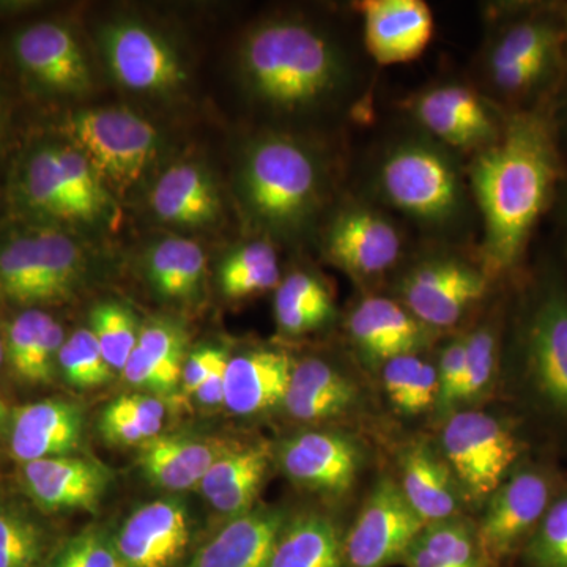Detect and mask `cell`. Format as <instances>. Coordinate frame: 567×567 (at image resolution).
<instances>
[{
  "instance_id": "6da1fadb",
  "label": "cell",
  "mask_w": 567,
  "mask_h": 567,
  "mask_svg": "<svg viewBox=\"0 0 567 567\" xmlns=\"http://www.w3.org/2000/svg\"><path fill=\"white\" fill-rule=\"evenodd\" d=\"M567 162L550 104L507 115L502 134L472 167L484 218L483 262L488 278L514 274L537 224L551 210Z\"/></svg>"
},
{
  "instance_id": "7a4b0ae2",
  "label": "cell",
  "mask_w": 567,
  "mask_h": 567,
  "mask_svg": "<svg viewBox=\"0 0 567 567\" xmlns=\"http://www.w3.org/2000/svg\"><path fill=\"white\" fill-rule=\"evenodd\" d=\"M244 69L259 99L297 110L327 99L344 80V63L333 43L298 22H270L251 33Z\"/></svg>"
},
{
  "instance_id": "3957f363",
  "label": "cell",
  "mask_w": 567,
  "mask_h": 567,
  "mask_svg": "<svg viewBox=\"0 0 567 567\" xmlns=\"http://www.w3.org/2000/svg\"><path fill=\"white\" fill-rule=\"evenodd\" d=\"M516 352L529 404L567 431V276L554 260L525 290Z\"/></svg>"
},
{
  "instance_id": "277c9868",
  "label": "cell",
  "mask_w": 567,
  "mask_h": 567,
  "mask_svg": "<svg viewBox=\"0 0 567 567\" xmlns=\"http://www.w3.org/2000/svg\"><path fill=\"white\" fill-rule=\"evenodd\" d=\"M488 73L503 95L550 104L567 73V29L563 7H529L503 25L488 52Z\"/></svg>"
},
{
  "instance_id": "5b68a950",
  "label": "cell",
  "mask_w": 567,
  "mask_h": 567,
  "mask_svg": "<svg viewBox=\"0 0 567 567\" xmlns=\"http://www.w3.org/2000/svg\"><path fill=\"white\" fill-rule=\"evenodd\" d=\"M245 192L252 212L274 227L297 226L315 212L322 193L319 163L286 137L257 142L245 163Z\"/></svg>"
},
{
  "instance_id": "8992f818",
  "label": "cell",
  "mask_w": 567,
  "mask_h": 567,
  "mask_svg": "<svg viewBox=\"0 0 567 567\" xmlns=\"http://www.w3.org/2000/svg\"><path fill=\"white\" fill-rule=\"evenodd\" d=\"M443 458L468 502L486 503L527 453L516 427L484 412L447 417L442 432Z\"/></svg>"
},
{
  "instance_id": "52a82bcc",
  "label": "cell",
  "mask_w": 567,
  "mask_h": 567,
  "mask_svg": "<svg viewBox=\"0 0 567 567\" xmlns=\"http://www.w3.org/2000/svg\"><path fill=\"white\" fill-rule=\"evenodd\" d=\"M547 464L522 461L486 502L477 543L491 567H513L563 486Z\"/></svg>"
},
{
  "instance_id": "ba28073f",
  "label": "cell",
  "mask_w": 567,
  "mask_h": 567,
  "mask_svg": "<svg viewBox=\"0 0 567 567\" xmlns=\"http://www.w3.org/2000/svg\"><path fill=\"white\" fill-rule=\"evenodd\" d=\"M78 245L55 230L13 238L0 248V295L22 306L58 303L80 282Z\"/></svg>"
},
{
  "instance_id": "9c48e42d",
  "label": "cell",
  "mask_w": 567,
  "mask_h": 567,
  "mask_svg": "<svg viewBox=\"0 0 567 567\" xmlns=\"http://www.w3.org/2000/svg\"><path fill=\"white\" fill-rule=\"evenodd\" d=\"M66 133L103 182L126 189L140 181L156 148L155 128L126 110H92L73 115Z\"/></svg>"
},
{
  "instance_id": "30bf717a",
  "label": "cell",
  "mask_w": 567,
  "mask_h": 567,
  "mask_svg": "<svg viewBox=\"0 0 567 567\" xmlns=\"http://www.w3.org/2000/svg\"><path fill=\"white\" fill-rule=\"evenodd\" d=\"M383 193L394 207L421 221L442 224L461 204V183L453 164L435 148L404 144L382 166Z\"/></svg>"
},
{
  "instance_id": "8fae6325",
  "label": "cell",
  "mask_w": 567,
  "mask_h": 567,
  "mask_svg": "<svg viewBox=\"0 0 567 567\" xmlns=\"http://www.w3.org/2000/svg\"><path fill=\"white\" fill-rule=\"evenodd\" d=\"M424 527L398 481H380L346 533V567H390L402 563Z\"/></svg>"
},
{
  "instance_id": "7c38bea8",
  "label": "cell",
  "mask_w": 567,
  "mask_h": 567,
  "mask_svg": "<svg viewBox=\"0 0 567 567\" xmlns=\"http://www.w3.org/2000/svg\"><path fill=\"white\" fill-rule=\"evenodd\" d=\"M488 276L456 259L427 260L413 268L401 284L410 315L425 327L450 328L466 309L486 295Z\"/></svg>"
},
{
  "instance_id": "4fadbf2b",
  "label": "cell",
  "mask_w": 567,
  "mask_h": 567,
  "mask_svg": "<svg viewBox=\"0 0 567 567\" xmlns=\"http://www.w3.org/2000/svg\"><path fill=\"white\" fill-rule=\"evenodd\" d=\"M279 461L293 483L317 494L342 496L357 483L363 458L349 436L311 431L284 443Z\"/></svg>"
},
{
  "instance_id": "5bb4252c",
  "label": "cell",
  "mask_w": 567,
  "mask_h": 567,
  "mask_svg": "<svg viewBox=\"0 0 567 567\" xmlns=\"http://www.w3.org/2000/svg\"><path fill=\"white\" fill-rule=\"evenodd\" d=\"M104 51L115 80L132 91H173L185 78L169 44L136 22H122L107 29Z\"/></svg>"
},
{
  "instance_id": "9a60e30c",
  "label": "cell",
  "mask_w": 567,
  "mask_h": 567,
  "mask_svg": "<svg viewBox=\"0 0 567 567\" xmlns=\"http://www.w3.org/2000/svg\"><path fill=\"white\" fill-rule=\"evenodd\" d=\"M192 539L186 507L177 502H153L134 511L114 544L128 567H175Z\"/></svg>"
},
{
  "instance_id": "2e32d148",
  "label": "cell",
  "mask_w": 567,
  "mask_h": 567,
  "mask_svg": "<svg viewBox=\"0 0 567 567\" xmlns=\"http://www.w3.org/2000/svg\"><path fill=\"white\" fill-rule=\"evenodd\" d=\"M364 41L369 54L380 65L415 61L434 33V18L421 0H364Z\"/></svg>"
},
{
  "instance_id": "e0dca14e",
  "label": "cell",
  "mask_w": 567,
  "mask_h": 567,
  "mask_svg": "<svg viewBox=\"0 0 567 567\" xmlns=\"http://www.w3.org/2000/svg\"><path fill=\"white\" fill-rule=\"evenodd\" d=\"M401 237L385 216L368 208L339 215L327 237L330 259L358 278L385 274L398 262Z\"/></svg>"
},
{
  "instance_id": "ac0fdd59",
  "label": "cell",
  "mask_w": 567,
  "mask_h": 567,
  "mask_svg": "<svg viewBox=\"0 0 567 567\" xmlns=\"http://www.w3.org/2000/svg\"><path fill=\"white\" fill-rule=\"evenodd\" d=\"M415 114L429 132L454 147L494 144L503 125L476 93L462 85H440L416 100Z\"/></svg>"
},
{
  "instance_id": "d6986e66",
  "label": "cell",
  "mask_w": 567,
  "mask_h": 567,
  "mask_svg": "<svg viewBox=\"0 0 567 567\" xmlns=\"http://www.w3.org/2000/svg\"><path fill=\"white\" fill-rule=\"evenodd\" d=\"M25 491L47 511L95 509L106 492L110 473L80 457H50L22 468Z\"/></svg>"
},
{
  "instance_id": "ffe728a7",
  "label": "cell",
  "mask_w": 567,
  "mask_h": 567,
  "mask_svg": "<svg viewBox=\"0 0 567 567\" xmlns=\"http://www.w3.org/2000/svg\"><path fill=\"white\" fill-rule=\"evenodd\" d=\"M14 52L22 69L52 91L80 93L91 85L80 44L62 25H31L14 40Z\"/></svg>"
},
{
  "instance_id": "44dd1931",
  "label": "cell",
  "mask_w": 567,
  "mask_h": 567,
  "mask_svg": "<svg viewBox=\"0 0 567 567\" xmlns=\"http://www.w3.org/2000/svg\"><path fill=\"white\" fill-rule=\"evenodd\" d=\"M349 331L354 344L365 358L374 361L394 360L417 354L429 344L434 330L393 300L365 298L353 309Z\"/></svg>"
},
{
  "instance_id": "7402d4cb",
  "label": "cell",
  "mask_w": 567,
  "mask_h": 567,
  "mask_svg": "<svg viewBox=\"0 0 567 567\" xmlns=\"http://www.w3.org/2000/svg\"><path fill=\"white\" fill-rule=\"evenodd\" d=\"M293 361L279 350H252L229 358L224 404L238 416H251L282 404Z\"/></svg>"
},
{
  "instance_id": "603a6c76",
  "label": "cell",
  "mask_w": 567,
  "mask_h": 567,
  "mask_svg": "<svg viewBox=\"0 0 567 567\" xmlns=\"http://www.w3.org/2000/svg\"><path fill=\"white\" fill-rule=\"evenodd\" d=\"M82 413L65 401H43L21 406L11 425V454L22 464L69 456L80 445Z\"/></svg>"
},
{
  "instance_id": "cb8c5ba5",
  "label": "cell",
  "mask_w": 567,
  "mask_h": 567,
  "mask_svg": "<svg viewBox=\"0 0 567 567\" xmlns=\"http://www.w3.org/2000/svg\"><path fill=\"white\" fill-rule=\"evenodd\" d=\"M287 517L259 507L234 517L185 567H267Z\"/></svg>"
},
{
  "instance_id": "d4e9b609",
  "label": "cell",
  "mask_w": 567,
  "mask_h": 567,
  "mask_svg": "<svg viewBox=\"0 0 567 567\" xmlns=\"http://www.w3.org/2000/svg\"><path fill=\"white\" fill-rule=\"evenodd\" d=\"M401 487L409 505L425 525L457 517L461 491L445 458L425 443L405 446L399 457Z\"/></svg>"
},
{
  "instance_id": "484cf974",
  "label": "cell",
  "mask_w": 567,
  "mask_h": 567,
  "mask_svg": "<svg viewBox=\"0 0 567 567\" xmlns=\"http://www.w3.org/2000/svg\"><path fill=\"white\" fill-rule=\"evenodd\" d=\"M270 465V450L265 443L230 446L216 458L200 488L216 511L238 517L252 509Z\"/></svg>"
},
{
  "instance_id": "4316f807",
  "label": "cell",
  "mask_w": 567,
  "mask_h": 567,
  "mask_svg": "<svg viewBox=\"0 0 567 567\" xmlns=\"http://www.w3.org/2000/svg\"><path fill=\"white\" fill-rule=\"evenodd\" d=\"M358 386L349 377L319 358L293 365L282 404L300 421H322L342 415L357 404Z\"/></svg>"
},
{
  "instance_id": "83f0119b",
  "label": "cell",
  "mask_w": 567,
  "mask_h": 567,
  "mask_svg": "<svg viewBox=\"0 0 567 567\" xmlns=\"http://www.w3.org/2000/svg\"><path fill=\"white\" fill-rule=\"evenodd\" d=\"M230 445L188 436H156L145 443L140 458L153 483L167 491H188L200 484L216 458Z\"/></svg>"
},
{
  "instance_id": "f1b7e54d",
  "label": "cell",
  "mask_w": 567,
  "mask_h": 567,
  "mask_svg": "<svg viewBox=\"0 0 567 567\" xmlns=\"http://www.w3.org/2000/svg\"><path fill=\"white\" fill-rule=\"evenodd\" d=\"M152 207L164 223L182 227L208 226L221 212L215 185L193 164H177L159 178L152 193Z\"/></svg>"
},
{
  "instance_id": "f546056e",
  "label": "cell",
  "mask_w": 567,
  "mask_h": 567,
  "mask_svg": "<svg viewBox=\"0 0 567 567\" xmlns=\"http://www.w3.org/2000/svg\"><path fill=\"white\" fill-rule=\"evenodd\" d=\"M344 537L333 518L295 517L279 533L267 567H346Z\"/></svg>"
},
{
  "instance_id": "4dcf8cb0",
  "label": "cell",
  "mask_w": 567,
  "mask_h": 567,
  "mask_svg": "<svg viewBox=\"0 0 567 567\" xmlns=\"http://www.w3.org/2000/svg\"><path fill=\"white\" fill-rule=\"evenodd\" d=\"M65 342L63 328L51 316L31 309L11 323L7 354L11 368L28 383H48Z\"/></svg>"
},
{
  "instance_id": "1f68e13d",
  "label": "cell",
  "mask_w": 567,
  "mask_h": 567,
  "mask_svg": "<svg viewBox=\"0 0 567 567\" xmlns=\"http://www.w3.org/2000/svg\"><path fill=\"white\" fill-rule=\"evenodd\" d=\"M401 565L406 567H491L477 543L476 527L454 517L425 525Z\"/></svg>"
},
{
  "instance_id": "d6a6232c",
  "label": "cell",
  "mask_w": 567,
  "mask_h": 567,
  "mask_svg": "<svg viewBox=\"0 0 567 567\" xmlns=\"http://www.w3.org/2000/svg\"><path fill=\"white\" fill-rule=\"evenodd\" d=\"M200 245L186 238H167L153 246L148 275L153 287L171 300H189L199 290L205 275Z\"/></svg>"
},
{
  "instance_id": "836d02e7",
  "label": "cell",
  "mask_w": 567,
  "mask_h": 567,
  "mask_svg": "<svg viewBox=\"0 0 567 567\" xmlns=\"http://www.w3.org/2000/svg\"><path fill=\"white\" fill-rule=\"evenodd\" d=\"M276 320L287 334L315 330L333 316V301L315 276L290 275L279 284L275 301Z\"/></svg>"
},
{
  "instance_id": "e575fe53",
  "label": "cell",
  "mask_w": 567,
  "mask_h": 567,
  "mask_svg": "<svg viewBox=\"0 0 567 567\" xmlns=\"http://www.w3.org/2000/svg\"><path fill=\"white\" fill-rule=\"evenodd\" d=\"M382 377L388 399L404 415H420L436 404L439 372L417 354L386 361Z\"/></svg>"
},
{
  "instance_id": "d590c367",
  "label": "cell",
  "mask_w": 567,
  "mask_h": 567,
  "mask_svg": "<svg viewBox=\"0 0 567 567\" xmlns=\"http://www.w3.org/2000/svg\"><path fill=\"white\" fill-rule=\"evenodd\" d=\"M223 293L233 300L267 292L279 286V265L275 249L254 241L227 257L219 271Z\"/></svg>"
},
{
  "instance_id": "8d00e7d4",
  "label": "cell",
  "mask_w": 567,
  "mask_h": 567,
  "mask_svg": "<svg viewBox=\"0 0 567 567\" xmlns=\"http://www.w3.org/2000/svg\"><path fill=\"white\" fill-rule=\"evenodd\" d=\"M50 537L37 518L18 507H0V567H43Z\"/></svg>"
},
{
  "instance_id": "74e56055",
  "label": "cell",
  "mask_w": 567,
  "mask_h": 567,
  "mask_svg": "<svg viewBox=\"0 0 567 567\" xmlns=\"http://www.w3.org/2000/svg\"><path fill=\"white\" fill-rule=\"evenodd\" d=\"M74 219H93L106 207L103 181L78 148H55Z\"/></svg>"
},
{
  "instance_id": "f35d334b",
  "label": "cell",
  "mask_w": 567,
  "mask_h": 567,
  "mask_svg": "<svg viewBox=\"0 0 567 567\" xmlns=\"http://www.w3.org/2000/svg\"><path fill=\"white\" fill-rule=\"evenodd\" d=\"M522 567H567V484L518 558Z\"/></svg>"
},
{
  "instance_id": "ab89813d",
  "label": "cell",
  "mask_w": 567,
  "mask_h": 567,
  "mask_svg": "<svg viewBox=\"0 0 567 567\" xmlns=\"http://www.w3.org/2000/svg\"><path fill=\"white\" fill-rule=\"evenodd\" d=\"M91 323L106 363L115 371H123L140 341L132 312L118 303L99 305L93 308Z\"/></svg>"
},
{
  "instance_id": "60d3db41",
  "label": "cell",
  "mask_w": 567,
  "mask_h": 567,
  "mask_svg": "<svg viewBox=\"0 0 567 567\" xmlns=\"http://www.w3.org/2000/svg\"><path fill=\"white\" fill-rule=\"evenodd\" d=\"M25 193L39 210L58 218L74 219L55 148H43L32 156L25 173Z\"/></svg>"
},
{
  "instance_id": "b9f144b4",
  "label": "cell",
  "mask_w": 567,
  "mask_h": 567,
  "mask_svg": "<svg viewBox=\"0 0 567 567\" xmlns=\"http://www.w3.org/2000/svg\"><path fill=\"white\" fill-rule=\"evenodd\" d=\"M58 364L71 386L80 390L99 388L110 380V364L91 330H78L65 339Z\"/></svg>"
},
{
  "instance_id": "7bdbcfd3",
  "label": "cell",
  "mask_w": 567,
  "mask_h": 567,
  "mask_svg": "<svg viewBox=\"0 0 567 567\" xmlns=\"http://www.w3.org/2000/svg\"><path fill=\"white\" fill-rule=\"evenodd\" d=\"M496 365L498 334L491 324L477 328L465 338V374L458 405L475 401L487 393L496 375Z\"/></svg>"
},
{
  "instance_id": "ee69618b",
  "label": "cell",
  "mask_w": 567,
  "mask_h": 567,
  "mask_svg": "<svg viewBox=\"0 0 567 567\" xmlns=\"http://www.w3.org/2000/svg\"><path fill=\"white\" fill-rule=\"evenodd\" d=\"M137 349L181 385L185 334L169 322H153L140 331Z\"/></svg>"
},
{
  "instance_id": "f6af8a7d",
  "label": "cell",
  "mask_w": 567,
  "mask_h": 567,
  "mask_svg": "<svg viewBox=\"0 0 567 567\" xmlns=\"http://www.w3.org/2000/svg\"><path fill=\"white\" fill-rule=\"evenodd\" d=\"M50 567H128L114 540L100 532H84L70 539L51 559Z\"/></svg>"
},
{
  "instance_id": "bcb514c9",
  "label": "cell",
  "mask_w": 567,
  "mask_h": 567,
  "mask_svg": "<svg viewBox=\"0 0 567 567\" xmlns=\"http://www.w3.org/2000/svg\"><path fill=\"white\" fill-rule=\"evenodd\" d=\"M436 372H439L436 409L442 412L456 409L461 402V391L464 385L465 339L453 341L443 350Z\"/></svg>"
},
{
  "instance_id": "7dc6e473",
  "label": "cell",
  "mask_w": 567,
  "mask_h": 567,
  "mask_svg": "<svg viewBox=\"0 0 567 567\" xmlns=\"http://www.w3.org/2000/svg\"><path fill=\"white\" fill-rule=\"evenodd\" d=\"M163 424L148 423L140 417L122 412L112 404L104 409L102 416L103 434L114 443L121 445H137L148 443L158 436Z\"/></svg>"
},
{
  "instance_id": "c3c4849f",
  "label": "cell",
  "mask_w": 567,
  "mask_h": 567,
  "mask_svg": "<svg viewBox=\"0 0 567 567\" xmlns=\"http://www.w3.org/2000/svg\"><path fill=\"white\" fill-rule=\"evenodd\" d=\"M123 375L134 386L144 388L156 394H167L178 386L174 379H171L166 372L162 371L158 365L152 363L140 349H134L132 357L126 361L123 368Z\"/></svg>"
},
{
  "instance_id": "681fc988",
  "label": "cell",
  "mask_w": 567,
  "mask_h": 567,
  "mask_svg": "<svg viewBox=\"0 0 567 567\" xmlns=\"http://www.w3.org/2000/svg\"><path fill=\"white\" fill-rule=\"evenodd\" d=\"M227 354L224 350L203 349L194 352L188 360H185L182 369L181 386L185 394H196L205 379L210 375L213 369L223 361Z\"/></svg>"
},
{
  "instance_id": "f907efd6",
  "label": "cell",
  "mask_w": 567,
  "mask_h": 567,
  "mask_svg": "<svg viewBox=\"0 0 567 567\" xmlns=\"http://www.w3.org/2000/svg\"><path fill=\"white\" fill-rule=\"evenodd\" d=\"M229 358H224L218 365L205 379L203 385L196 391V399L205 406H218L224 404V388H226V368Z\"/></svg>"
},
{
  "instance_id": "816d5d0a",
  "label": "cell",
  "mask_w": 567,
  "mask_h": 567,
  "mask_svg": "<svg viewBox=\"0 0 567 567\" xmlns=\"http://www.w3.org/2000/svg\"><path fill=\"white\" fill-rule=\"evenodd\" d=\"M550 112L555 130H557L559 147H561L567 162V73L563 84L559 85L557 95L551 100Z\"/></svg>"
},
{
  "instance_id": "f5cc1de1",
  "label": "cell",
  "mask_w": 567,
  "mask_h": 567,
  "mask_svg": "<svg viewBox=\"0 0 567 567\" xmlns=\"http://www.w3.org/2000/svg\"><path fill=\"white\" fill-rule=\"evenodd\" d=\"M551 208H557L558 210V219L559 223H561L563 233H565L567 240V174L565 181L559 185L557 196H555Z\"/></svg>"
},
{
  "instance_id": "db71d44e",
  "label": "cell",
  "mask_w": 567,
  "mask_h": 567,
  "mask_svg": "<svg viewBox=\"0 0 567 567\" xmlns=\"http://www.w3.org/2000/svg\"><path fill=\"white\" fill-rule=\"evenodd\" d=\"M3 354H6V346H3L2 339H0V365H2Z\"/></svg>"
},
{
  "instance_id": "11a10c76",
  "label": "cell",
  "mask_w": 567,
  "mask_h": 567,
  "mask_svg": "<svg viewBox=\"0 0 567 567\" xmlns=\"http://www.w3.org/2000/svg\"><path fill=\"white\" fill-rule=\"evenodd\" d=\"M3 417H6V406L0 402V424H2Z\"/></svg>"
},
{
  "instance_id": "9f6ffc18",
  "label": "cell",
  "mask_w": 567,
  "mask_h": 567,
  "mask_svg": "<svg viewBox=\"0 0 567 567\" xmlns=\"http://www.w3.org/2000/svg\"><path fill=\"white\" fill-rule=\"evenodd\" d=\"M563 17H565L566 29H567V6L563 7Z\"/></svg>"
},
{
  "instance_id": "6f0895ef",
  "label": "cell",
  "mask_w": 567,
  "mask_h": 567,
  "mask_svg": "<svg viewBox=\"0 0 567 567\" xmlns=\"http://www.w3.org/2000/svg\"><path fill=\"white\" fill-rule=\"evenodd\" d=\"M0 121H2V107H0Z\"/></svg>"
}]
</instances>
